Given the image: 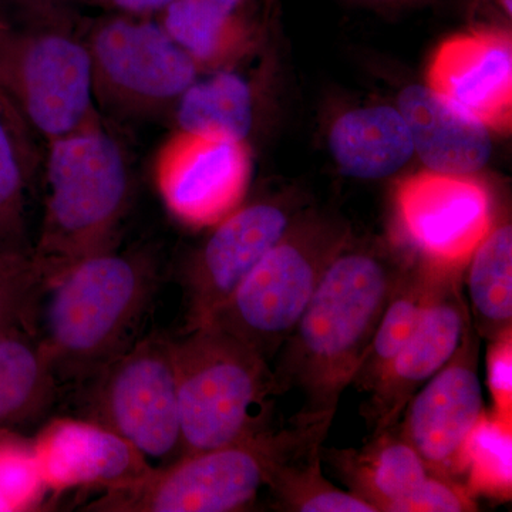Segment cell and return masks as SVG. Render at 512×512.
<instances>
[{
	"label": "cell",
	"instance_id": "cell-1",
	"mask_svg": "<svg viewBox=\"0 0 512 512\" xmlns=\"http://www.w3.org/2000/svg\"><path fill=\"white\" fill-rule=\"evenodd\" d=\"M412 261L399 244L352 242L330 261L311 302L278 355L282 392L302 393L292 423L332 424L394 289Z\"/></svg>",
	"mask_w": 512,
	"mask_h": 512
},
{
	"label": "cell",
	"instance_id": "cell-2",
	"mask_svg": "<svg viewBox=\"0 0 512 512\" xmlns=\"http://www.w3.org/2000/svg\"><path fill=\"white\" fill-rule=\"evenodd\" d=\"M163 279L151 247L103 252L47 285L37 338L59 384L82 386L137 342Z\"/></svg>",
	"mask_w": 512,
	"mask_h": 512
},
{
	"label": "cell",
	"instance_id": "cell-3",
	"mask_svg": "<svg viewBox=\"0 0 512 512\" xmlns=\"http://www.w3.org/2000/svg\"><path fill=\"white\" fill-rule=\"evenodd\" d=\"M45 185L33 258L50 282L76 262L119 247L133 175L126 147L106 117L47 143Z\"/></svg>",
	"mask_w": 512,
	"mask_h": 512
},
{
	"label": "cell",
	"instance_id": "cell-4",
	"mask_svg": "<svg viewBox=\"0 0 512 512\" xmlns=\"http://www.w3.org/2000/svg\"><path fill=\"white\" fill-rule=\"evenodd\" d=\"M183 456L254 439L271 429L284 394L268 360L215 326L174 340Z\"/></svg>",
	"mask_w": 512,
	"mask_h": 512
},
{
	"label": "cell",
	"instance_id": "cell-5",
	"mask_svg": "<svg viewBox=\"0 0 512 512\" xmlns=\"http://www.w3.org/2000/svg\"><path fill=\"white\" fill-rule=\"evenodd\" d=\"M215 450L187 454L136 483L104 491L94 512H232L247 510L268 487L279 461L325 440L328 424L292 423Z\"/></svg>",
	"mask_w": 512,
	"mask_h": 512
},
{
	"label": "cell",
	"instance_id": "cell-6",
	"mask_svg": "<svg viewBox=\"0 0 512 512\" xmlns=\"http://www.w3.org/2000/svg\"><path fill=\"white\" fill-rule=\"evenodd\" d=\"M349 238L342 222L298 215L285 237L204 325L224 330L272 362L311 302L330 261Z\"/></svg>",
	"mask_w": 512,
	"mask_h": 512
},
{
	"label": "cell",
	"instance_id": "cell-7",
	"mask_svg": "<svg viewBox=\"0 0 512 512\" xmlns=\"http://www.w3.org/2000/svg\"><path fill=\"white\" fill-rule=\"evenodd\" d=\"M0 97L46 143L103 119L86 43L62 26L16 30L0 23Z\"/></svg>",
	"mask_w": 512,
	"mask_h": 512
},
{
	"label": "cell",
	"instance_id": "cell-8",
	"mask_svg": "<svg viewBox=\"0 0 512 512\" xmlns=\"http://www.w3.org/2000/svg\"><path fill=\"white\" fill-rule=\"evenodd\" d=\"M83 39L101 116L126 121L173 119L181 97L202 74L161 23L151 20L126 16L103 20Z\"/></svg>",
	"mask_w": 512,
	"mask_h": 512
},
{
	"label": "cell",
	"instance_id": "cell-9",
	"mask_svg": "<svg viewBox=\"0 0 512 512\" xmlns=\"http://www.w3.org/2000/svg\"><path fill=\"white\" fill-rule=\"evenodd\" d=\"M87 421L128 441L153 468L183 457L174 340H137L79 386Z\"/></svg>",
	"mask_w": 512,
	"mask_h": 512
},
{
	"label": "cell",
	"instance_id": "cell-10",
	"mask_svg": "<svg viewBox=\"0 0 512 512\" xmlns=\"http://www.w3.org/2000/svg\"><path fill=\"white\" fill-rule=\"evenodd\" d=\"M393 204L397 244L443 268H466L495 221L493 197L473 175L420 171L400 181Z\"/></svg>",
	"mask_w": 512,
	"mask_h": 512
},
{
	"label": "cell",
	"instance_id": "cell-11",
	"mask_svg": "<svg viewBox=\"0 0 512 512\" xmlns=\"http://www.w3.org/2000/svg\"><path fill=\"white\" fill-rule=\"evenodd\" d=\"M252 174L248 143L178 130L154 161V181L167 210L192 228L214 227L244 201Z\"/></svg>",
	"mask_w": 512,
	"mask_h": 512
},
{
	"label": "cell",
	"instance_id": "cell-12",
	"mask_svg": "<svg viewBox=\"0 0 512 512\" xmlns=\"http://www.w3.org/2000/svg\"><path fill=\"white\" fill-rule=\"evenodd\" d=\"M298 215L278 200L239 205L214 225L181 272L185 332L200 328L285 237Z\"/></svg>",
	"mask_w": 512,
	"mask_h": 512
},
{
	"label": "cell",
	"instance_id": "cell-13",
	"mask_svg": "<svg viewBox=\"0 0 512 512\" xmlns=\"http://www.w3.org/2000/svg\"><path fill=\"white\" fill-rule=\"evenodd\" d=\"M326 460L353 494L377 512L477 511L466 485L433 473L399 424L373 434L362 448L330 450Z\"/></svg>",
	"mask_w": 512,
	"mask_h": 512
},
{
	"label": "cell",
	"instance_id": "cell-14",
	"mask_svg": "<svg viewBox=\"0 0 512 512\" xmlns=\"http://www.w3.org/2000/svg\"><path fill=\"white\" fill-rule=\"evenodd\" d=\"M478 350L480 336L470 323L456 353L414 394L397 423L433 473L458 483L468 436L485 410Z\"/></svg>",
	"mask_w": 512,
	"mask_h": 512
},
{
	"label": "cell",
	"instance_id": "cell-15",
	"mask_svg": "<svg viewBox=\"0 0 512 512\" xmlns=\"http://www.w3.org/2000/svg\"><path fill=\"white\" fill-rule=\"evenodd\" d=\"M464 271L466 268L444 269L416 332L370 392L363 414L373 434L399 423L410 399L461 345L471 323L463 292Z\"/></svg>",
	"mask_w": 512,
	"mask_h": 512
},
{
	"label": "cell",
	"instance_id": "cell-16",
	"mask_svg": "<svg viewBox=\"0 0 512 512\" xmlns=\"http://www.w3.org/2000/svg\"><path fill=\"white\" fill-rule=\"evenodd\" d=\"M427 87L488 130L512 128V37L510 30L484 26L448 37L431 56Z\"/></svg>",
	"mask_w": 512,
	"mask_h": 512
},
{
	"label": "cell",
	"instance_id": "cell-17",
	"mask_svg": "<svg viewBox=\"0 0 512 512\" xmlns=\"http://www.w3.org/2000/svg\"><path fill=\"white\" fill-rule=\"evenodd\" d=\"M47 488L124 487L154 470L113 431L87 420H57L33 444Z\"/></svg>",
	"mask_w": 512,
	"mask_h": 512
},
{
	"label": "cell",
	"instance_id": "cell-18",
	"mask_svg": "<svg viewBox=\"0 0 512 512\" xmlns=\"http://www.w3.org/2000/svg\"><path fill=\"white\" fill-rule=\"evenodd\" d=\"M397 104L412 133L414 153L419 154L427 170L473 175L490 160V130L429 87H406Z\"/></svg>",
	"mask_w": 512,
	"mask_h": 512
},
{
	"label": "cell",
	"instance_id": "cell-19",
	"mask_svg": "<svg viewBox=\"0 0 512 512\" xmlns=\"http://www.w3.org/2000/svg\"><path fill=\"white\" fill-rule=\"evenodd\" d=\"M160 23L202 73L237 66L258 43L249 0H175Z\"/></svg>",
	"mask_w": 512,
	"mask_h": 512
},
{
	"label": "cell",
	"instance_id": "cell-20",
	"mask_svg": "<svg viewBox=\"0 0 512 512\" xmlns=\"http://www.w3.org/2000/svg\"><path fill=\"white\" fill-rule=\"evenodd\" d=\"M329 150L339 170L360 180H380L414 156L412 133L397 107L350 110L333 123Z\"/></svg>",
	"mask_w": 512,
	"mask_h": 512
},
{
	"label": "cell",
	"instance_id": "cell-21",
	"mask_svg": "<svg viewBox=\"0 0 512 512\" xmlns=\"http://www.w3.org/2000/svg\"><path fill=\"white\" fill-rule=\"evenodd\" d=\"M59 387L36 333L0 338V434L42 420L55 406Z\"/></svg>",
	"mask_w": 512,
	"mask_h": 512
},
{
	"label": "cell",
	"instance_id": "cell-22",
	"mask_svg": "<svg viewBox=\"0 0 512 512\" xmlns=\"http://www.w3.org/2000/svg\"><path fill=\"white\" fill-rule=\"evenodd\" d=\"M254 83L234 67L197 79L175 107L178 130L248 143L256 124Z\"/></svg>",
	"mask_w": 512,
	"mask_h": 512
},
{
	"label": "cell",
	"instance_id": "cell-23",
	"mask_svg": "<svg viewBox=\"0 0 512 512\" xmlns=\"http://www.w3.org/2000/svg\"><path fill=\"white\" fill-rule=\"evenodd\" d=\"M444 269L447 268L431 265L412 255L357 367L352 380L357 389L372 392L386 367L412 338Z\"/></svg>",
	"mask_w": 512,
	"mask_h": 512
},
{
	"label": "cell",
	"instance_id": "cell-24",
	"mask_svg": "<svg viewBox=\"0 0 512 512\" xmlns=\"http://www.w3.org/2000/svg\"><path fill=\"white\" fill-rule=\"evenodd\" d=\"M468 311L480 338L497 339L512 330V227L494 221L464 271Z\"/></svg>",
	"mask_w": 512,
	"mask_h": 512
},
{
	"label": "cell",
	"instance_id": "cell-25",
	"mask_svg": "<svg viewBox=\"0 0 512 512\" xmlns=\"http://www.w3.org/2000/svg\"><path fill=\"white\" fill-rule=\"evenodd\" d=\"M32 131L0 97V255L32 254L28 234V190L35 170Z\"/></svg>",
	"mask_w": 512,
	"mask_h": 512
},
{
	"label": "cell",
	"instance_id": "cell-26",
	"mask_svg": "<svg viewBox=\"0 0 512 512\" xmlns=\"http://www.w3.org/2000/svg\"><path fill=\"white\" fill-rule=\"evenodd\" d=\"M322 443L279 461L269 476L275 507L291 512H377L372 504L330 483L322 473Z\"/></svg>",
	"mask_w": 512,
	"mask_h": 512
},
{
	"label": "cell",
	"instance_id": "cell-27",
	"mask_svg": "<svg viewBox=\"0 0 512 512\" xmlns=\"http://www.w3.org/2000/svg\"><path fill=\"white\" fill-rule=\"evenodd\" d=\"M464 478L473 497L507 501L512 494V423L484 410L464 448Z\"/></svg>",
	"mask_w": 512,
	"mask_h": 512
},
{
	"label": "cell",
	"instance_id": "cell-28",
	"mask_svg": "<svg viewBox=\"0 0 512 512\" xmlns=\"http://www.w3.org/2000/svg\"><path fill=\"white\" fill-rule=\"evenodd\" d=\"M47 285L33 252L0 255V338L18 332L37 335Z\"/></svg>",
	"mask_w": 512,
	"mask_h": 512
},
{
	"label": "cell",
	"instance_id": "cell-29",
	"mask_svg": "<svg viewBox=\"0 0 512 512\" xmlns=\"http://www.w3.org/2000/svg\"><path fill=\"white\" fill-rule=\"evenodd\" d=\"M45 490L33 444L13 433L0 434V511L29 510Z\"/></svg>",
	"mask_w": 512,
	"mask_h": 512
},
{
	"label": "cell",
	"instance_id": "cell-30",
	"mask_svg": "<svg viewBox=\"0 0 512 512\" xmlns=\"http://www.w3.org/2000/svg\"><path fill=\"white\" fill-rule=\"evenodd\" d=\"M487 384L493 399L491 412L498 419L512 423V330L490 340Z\"/></svg>",
	"mask_w": 512,
	"mask_h": 512
},
{
	"label": "cell",
	"instance_id": "cell-31",
	"mask_svg": "<svg viewBox=\"0 0 512 512\" xmlns=\"http://www.w3.org/2000/svg\"><path fill=\"white\" fill-rule=\"evenodd\" d=\"M113 8L123 10V12L133 13V15H144V13L158 12L168 8L175 0H101Z\"/></svg>",
	"mask_w": 512,
	"mask_h": 512
},
{
	"label": "cell",
	"instance_id": "cell-32",
	"mask_svg": "<svg viewBox=\"0 0 512 512\" xmlns=\"http://www.w3.org/2000/svg\"><path fill=\"white\" fill-rule=\"evenodd\" d=\"M356 2L367 3V5L402 6L412 5V3L424 2V0H356Z\"/></svg>",
	"mask_w": 512,
	"mask_h": 512
},
{
	"label": "cell",
	"instance_id": "cell-33",
	"mask_svg": "<svg viewBox=\"0 0 512 512\" xmlns=\"http://www.w3.org/2000/svg\"><path fill=\"white\" fill-rule=\"evenodd\" d=\"M16 2H20L22 5L43 6L46 3L52 2V0H16Z\"/></svg>",
	"mask_w": 512,
	"mask_h": 512
}]
</instances>
